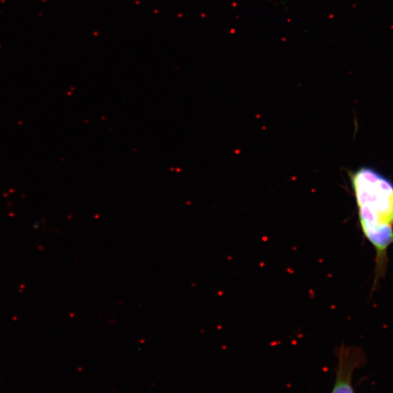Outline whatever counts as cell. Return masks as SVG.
Wrapping results in <instances>:
<instances>
[{
  "instance_id": "6da1fadb",
  "label": "cell",
  "mask_w": 393,
  "mask_h": 393,
  "mask_svg": "<svg viewBox=\"0 0 393 393\" xmlns=\"http://www.w3.org/2000/svg\"><path fill=\"white\" fill-rule=\"evenodd\" d=\"M351 180L363 234L375 251L376 286L386 272L393 245V183L368 167L356 170Z\"/></svg>"
},
{
  "instance_id": "7a4b0ae2",
  "label": "cell",
  "mask_w": 393,
  "mask_h": 393,
  "mask_svg": "<svg viewBox=\"0 0 393 393\" xmlns=\"http://www.w3.org/2000/svg\"><path fill=\"white\" fill-rule=\"evenodd\" d=\"M363 362L361 351L344 350L340 357L336 383L332 393H353L352 375L354 370Z\"/></svg>"
}]
</instances>
